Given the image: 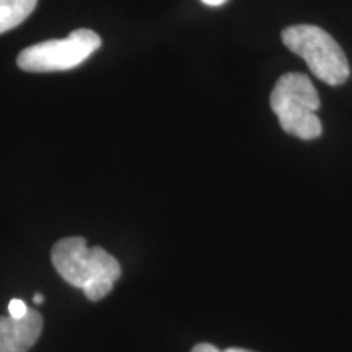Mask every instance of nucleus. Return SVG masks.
I'll list each match as a JSON object with an SVG mask.
<instances>
[{"label":"nucleus","mask_w":352,"mask_h":352,"mask_svg":"<svg viewBox=\"0 0 352 352\" xmlns=\"http://www.w3.org/2000/svg\"><path fill=\"white\" fill-rule=\"evenodd\" d=\"M51 261L65 283L82 289L88 300H101L121 277V266L101 246H88L83 236H67L52 246Z\"/></svg>","instance_id":"f257e3e1"},{"label":"nucleus","mask_w":352,"mask_h":352,"mask_svg":"<svg viewBox=\"0 0 352 352\" xmlns=\"http://www.w3.org/2000/svg\"><path fill=\"white\" fill-rule=\"evenodd\" d=\"M320 108L318 91L305 74H285L271 94V109L284 132L302 140L318 139L323 132L316 116Z\"/></svg>","instance_id":"f03ea898"},{"label":"nucleus","mask_w":352,"mask_h":352,"mask_svg":"<svg viewBox=\"0 0 352 352\" xmlns=\"http://www.w3.org/2000/svg\"><path fill=\"white\" fill-rule=\"evenodd\" d=\"M283 43L305 60L316 78L328 85H342L351 76L349 60L331 34L315 25H294L283 32Z\"/></svg>","instance_id":"7ed1b4c3"},{"label":"nucleus","mask_w":352,"mask_h":352,"mask_svg":"<svg viewBox=\"0 0 352 352\" xmlns=\"http://www.w3.org/2000/svg\"><path fill=\"white\" fill-rule=\"evenodd\" d=\"M101 46V38L91 30H76L64 39H50L30 46L16 57L25 72L44 74L70 70L80 65Z\"/></svg>","instance_id":"20e7f679"},{"label":"nucleus","mask_w":352,"mask_h":352,"mask_svg":"<svg viewBox=\"0 0 352 352\" xmlns=\"http://www.w3.org/2000/svg\"><path fill=\"white\" fill-rule=\"evenodd\" d=\"M43 331V316L33 308L23 318L0 315V352H28Z\"/></svg>","instance_id":"39448f33"},{"label":"nucleus","mask_w":352,"mask_h":352,"mask_svg":"<svg viewBox=\"0 0 352 352\" xmlns=\"http://www.w3.org/2000/svg\"><path fill=\"white\" fill-rule=\"evenodd\" d=\"M36 3L38 0H0V34L23 23Z\"/></svg>","instance_id":"423d86ee"},{"label":"nucleus","mask_w":352,"mask_h":352,"mask_svg":"<svg viewBox=\"0 0 352 352\" xmlns=\"http://www.w3.org/2000/svg\"><path fill=\"white\" fill-rule=\"evenodd\" d=\"M28 314V307H26V303L23 300H20V298H12L10 303H8V315L12 316V318H23V316Z\"/></svg>","instance_id":"0eeeda50"},{"label":"nucleus","mask_w":352,"mask_h":352,"mask_svg":"<svg viewBox=\"0 0 352 352\" xmlns=\"http://www.w3.org/2000/svg\"><path fill=\"white\" fill-rule=\"evenodd\" d=\"M191 352H254V351H248V349H241V347H230V349L220 351L217 347L209 344V342H201V344L195 346L191 349Z\"/></svg>","instance_id":"6e6552de"},{"label":"nucleus","mask_w":352,"mask_h":352,"mask_svg":"<svg viewBox=\"0 0 352 352\" xmlns=\"http://www.w3.org/2000/svg\"><path fill=\"white\" fill-rule=\"evenodd\" d=\"M201 2L206 3V6H209V7H220V6H223L227 0H201Z\"/></svg>","instance_id":"1a4fd4ad"},{"label":"nucleus","mask_w":352,"mask_h":352,"mask_svg":"<svg viewBox=\"0 0 352 352\" xmlns=\"http://www.w3.org/2000/svg\"><path fill=\"white\" fill-rule=\"evenodd\" d=\"M33 302L36 303V305H41V303L44 302V296H43V294H34V296H33Z\"/></svg>","instance_id":"9d476101"}]
</instances>
